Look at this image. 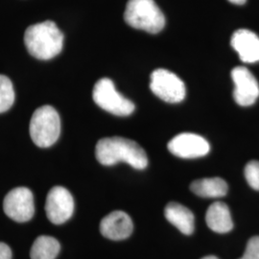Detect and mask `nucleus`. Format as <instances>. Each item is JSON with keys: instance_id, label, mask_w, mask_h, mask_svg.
<instances>
[{"instance_id": "f257e3e1", "label": "nucleus", "mask_w": 259, "mask_h": 259, "mask_svg": "<svg viewBox=\"0 0 259 259\" xmlns=\"http://www.w3.org/2000/svg\"><path fill=\"white\" fill-rule=\"evenodd\" d=\"M97 160L105 166H111L120 161L142 170L148 165V157L139 144L131 139L120 137L100 139L95 148Z\"/></svg>"}, {"instance_id": "ddd939ff", "label": "nucleus", "mask_w": 259, "mask_h": 259, "mask_svg": "<svg viewBox=\"0 0 259 259\" xmlns=\"http://www.w3.org/2000/svg\"><path fill=\"white\" fill-rule=\"evenodd\" d=\"M207 227L217 233L230 232L233 228L232 215L228 204L223 202L213 203L205 214Z\"/></svg>"}, {"instance_id": "4468645a", "label": "nucleus", "mask_w": 259, "mask_h": 259, "mask_svg": "<svg viewBox=\"0 0 259 259\" xmlns=\"http://www.w3.org/2000/svg\"><path fill=\"white\" fill-rule=\"evenodd\" d=\"M164 215L168 222L185 235H190L194 232V215L185 205L169 203L164 209Z\"/></svg>"}, {"instance_id": "6ab92c4d", "label": "nucleus", "mask_w": 259, "mask_h": 259, "mask_svg": "<svg viewBox=\"0 0 259 259\" xmlns=\"http://www.w3.org/2000/svg\"><path fill=\"white\" fill-rule=\"evenodd\" d=\"M239 259H259V236L250 238L243 256Z\"/></svg>"}, {"instance_id": "39448f33", "label": "nucleus", "mask_w": 259, "mask_h": 259, "mask_svg": "<svg viewBox=\"0 0 259 259\" xmlns=\"http://www.w3.org/2000/svg\"><path fill=\"white\" fill-rule=\"evenodd\" d=\"M93 98L98 107L117 116H128L135 111V104L118 93L109 78L97 81L93 88Z\"/></svg>"}, {"instance_id": "423d86ee", "label": "nucleus", "mask_w": 259, "mask_h": 259, "mask_svg": "<svg viewBox=\"0 0 259 259\" xmlns=\"http://www.w3.org/2000/svg\"><path fill=\"white\" fill-rule=\"evenodd\" d=\"M150 89L158 98L167 103L182 102L185 98V84L175 73L158 68L151 74Z\"/></svg>"}, {"instance_id": "7ed1b4c3", "label": "nucleus", "mask_w": 259, "mask_h": 259, "mask_svg": "<svg viewBox=\"0 0 259 259\" xmlns=\"http://www.w3.org/2000/svg\"><path fill=\"white\" fill-rule=\"evenodd\" d=\"M124 19L131 27L159 33L165 26V18L154 0H129L124 13Z\"/></svg>"}, {"instance_id": "4be33fe9", "label": "nucleus", "mask_w": 259, "mask_h": 259, "mask_svg": "<svg viewBox=\"0 0 259 259\" xmlns=\"http://www.w3.org/2000/svg\"><path fill=\"white\" fill-rule=\"evenodd\" d=\"M201 259H219L217 258L216 256H213V255H208V256H204V257H203V258Z\"/></svg>"}, {"instance_id": "f3484780", "label": "nucleus", "mask_w": 259, "mask_h": 259, "mask_svg": "<svg viewBox=\"0 0 259 259\" xmlns=\"http://www.w3.org/2000/svg\"><path fill=\"white\" fill-rule=\"evenodd\" d=\"M15 102V91L12 81L0 74V113L9 111Z\"/></svg>"}, {"instance_id": "9b49d317", "label": "nucleus", "mask_w": 259, "mask_h": 259, "mask_svg": "<svg viewBox=\"0 0 259 259\" xmlns=\"http://www.w3.org/2000/svg\"><path fill=\"white\" fill-rule=\"evenodd\" d=\"M133 230V221L124 211L110 213L100 223V232L104 237L111 240H124L132 234Z\"/></svg>"}, {"instance_id": "6e6552de", "label": "nucleus", "mask_w": 259, "mask_h": 259, "mask_svg": "<svg viewBox=\"0 0 259 259\" xmlns=\"http://www.w3.org/2000/svg\"><path fill=\"white\" fill-rule=\"evenodd\" d=\"M46 212L49 221L55 225L66 222L74 212V200L63 186L53 187L47 194Z\"/></svg>"}, {"instance_id": "20e7f679", "label": "nucleus", "mask_w": 259, "mask_h": 259, "mask_svg": "<svg viewBox=\"0 0 259 259\" xmlns=\"http://www.w3.org/2000/svg\"><path fill=\"white\" fill-rule=\"evenodd\" d=\"M30 137L40 148L55 144L61 134V118L51 106H42L34 111L29 125Z\"/></svg>"}, {"instance_id": "0eeeda50", "label": "nucleus", "mask_w": 259, "mask_h": 259, "mask_svg": "<svg viewBox=\"0 0 259 259\" xmlns=\"http://www.w3.org/2000/svg\"><path fill=\"white\" fill-rule=\"evenodd\" d=\"M5 214L14 221L27 222L35 213L34 197L26 187H17L6 195L3 203Z\"/></svg>"}, {"instance_id": "9d476101", "label": "nucleus", "mask_w": 259, "mask_h": 259, "mask_svg": "<svg viewBox=\"0 0 259 259\" xmlns=\"http://www.w3.org/2000/svg\"><path fill=\"white\" fill-rule=\"evenodd\" d=\"M168 150L178 157L197 158L206 156L210 146L207 140L199 135L183 133L169 141Z\"/></svg>"}, {"instance_id": "f03ea898", "label": "nucleus", "mask_w": 259, "mask_h": 259, "mask_svg": "<svg viewBox=\"0 0 259 259\" xmlns=\"http://www.w3.org/2000/svg\"><path fill=\"white\" fill-rule=\"evenodd\" d=\"M24 44L30 55L38 60H50L61 53L64 35L55 22L47 20L26 29Z\"/></svg>"}, {"instance_id": "dca6fc26", "label": "nucleus", "mask_w": 259, "mask_h": 259, "mask_svg": "<svg viewBox=\"0 0 259 259\" xmlns=\"http://www.w3.org/2000/svg\"><path fill=\"white\" fill-rule=\"evenodd\" d=\"M60 249V243L54 237L41 235L34 242L30 256L32 259H55Z\"/></svg>"}, {"instance_id": "aec40b11", "label": "nucleus", "mask_w": 259, "mask_h": 259, "mask_svg": "<svg viewBox=\"0 0 259 259\" xmlns=\"http://www.w3.org/2000/svg\"><path fill=\"white\" fill-rule=\"evenodd\" d=\"M0 259H12V250L5 243L0 242Z\"/></svg>"}, {"instance_id": "a211bd4d", "label": "nucleus", "mask_w": 259, "mask_h": 259, "mask_svg": "<svg viewBox=\"0 0 259 259\" xmlns=\"http://www.w3.org/2000/svg\"><path fill=\"white\" fill-rule=\"evenodd\" d=\"M245 178L247 183L254 190L259 191V161L251 160L245 167Z\"/></svg>"}, {"instance_id": "2eb2a0df", "label": "nucleus", "mask_w": 259, "mask_h": 259, "mask_svg": "<svg viewBox=\"0 0 259 259\" xmlns=\"http://www.w3.org/2000/svg\"><path fill=\"white\" fill-rule=\"evenodd\" d=\"M190 189L194 194L203 198H221L228 193V185L221 178H205L194 181Z\"/></svg>"}, {"instance_id": "1a4fd4ad", "label": "nucleus", "mask_w": 259, "mask_h": 259, "mask_svg": "<svg viewBox=\"0 0 259 259\" xmlns=\"http://www.w3.org/2000/svg\"><path fill=\"white\" fill-rule=\"evenodd\" d=\"M234 83L233 98L242 107H249L259 97V83L256 78L245 66H237L232 71Z\"/></svg>"}, {"instance_id": "412c9836", "label": "nucleus", "mask_w": 259, "mask_h": 259, "mask_svg": "<svg viewBox=\"0 0 259 259\" xmlns=\"http://www.w3.org/2000/svg\"><path fill=\"white\" fill-rule=\"evenodd\" d=\"M231 3L233 4H236V5H243L246 3L247 0H229Z\"/></svg>"}, {"instance_id": "f8f14e48", "label": "nucleus", "mask_w": 259, "mask_h": 259, "mask_svg": "<svg viewBox=\"0 0 259 259\" xmlns=\"http://www.w3.org/2000/svg\"><path fill=\"white\" fill-rule=\"evenodd\" d=\"M231 44L243 63L259 62V37L255 33L248 29H239L233 33Z\"/></svg>"}]
</instances>
